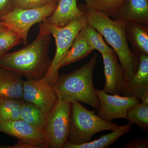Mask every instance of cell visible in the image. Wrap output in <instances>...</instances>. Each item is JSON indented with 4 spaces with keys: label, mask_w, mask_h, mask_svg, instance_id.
<instances>
[{
    "label": "cell",
    "mask_w": 148,
    "mask_h": 148,
    "mask_svg": "<svg viewBox=\"0 0 148 148\" xmlns=\"http://www.w3.org/2000/svg\"><path fill=\"white\" fill-rule=\"evenodd\" d=\"M132 123L120 126L117 129L108 134L103 135L99 139L81 145H73L67 142L64 148H106L114 144L119 138L127 133L131 128Z\"/></svg>",
    "instance_id": "ac0fdd59"
},
{
    "label": "cell",
    "mask_w": 148,
    "mask_h": 148,
    "mask_svg": "<svg viewBox=\"0 0 148 148\" xmlns=\"http://www.w3.org/2000/svg\"><path fill=\"white\" fill-rule=\"evenodd\" d=\"M51 34L43 22L36 39L20 50L0 58V68L14 72L27 79L39 80L46 75L52 60L49 56Z\"/></svg>",
    "instance_id": "6da1fadb"
},
{
    "label": "cell",
    "mask_w": 148,
    "mask_h": 148,
    "mask_svg": "<svg viewBox=\"0 0 148 148\" xmlns=\"http://www.w3.org/2000/svg\"><path fill=\"white\" fill-rule=\"evenodd\" d=\"M80 32L93 50L98 51L101 54L115 52L114 49L104 41L102 35L89 24L84 27Z\"/></svg>",
    "instance_id": "44dd1931"
},
{
    "label": "cell",
    "mask_w": 148,
    "mask_h": 148,
    "mask_svg": "<svg viewBox=\"0 0 148 148\" xmlns=\"http://www.w3.org/2000/svg\"><path fill=\"white\" fill-rule=\"evenodd\" d=\"M0 132L17 138L33 148H49L45 134L20 119L0 122Z\"/></svg>",
    "instance_id": "8fae6325"
},
{
    "label": "cell",
    "mask_w": 148,
    "mask_h": 148,
    "mask_svg": "<svg viewBox=\"0 0 148 148\" xmlns=\"http://www.w3.org/2000/svg\"><path fill=\"white\" fill-rule=\"evenodd\" d=\"M102 56L106 77L103 90L108 94L127 97L128 80L116 53L113 52Z\"/></svg>",
    "instance_id": "30bf717a"
},
{
    "label": "cell",
    "mask_w": 148,
    "mask_h": 148,
    "mask_svg": "<svg viewBox=\"0 0 148 148\" xmlns=\"http://www.w3.org/2000/svg\"><path fill=\"white\" fill-rule=\"evenodd\" d=\"M95 53L88 63L69 73L59 76L53 86L57 97L74 100L100 109L99 99L95 93L92 74L97 62Z\"/></svg>",
    "instance_id": "3957f363"
},
{
    "label": "cell",
    "mask_w": 148,
    "mask_h": 148,
    "mask_svg": "<svg viewBox=\"0 0 148 148\" xmlns=\"http://www.w3.org/2000/svg\"><path fill=\"white\" fill-rule=\"evenodd\" d=\"M49 3L53 4L58 5L59 0H45Z\"/></svg>",
    "instance_id": "4dcf8cb0"
},
{
    "label": "cell",
    "mask_w": 148,
    "mask_h": 148,
    "mask_svg": "<svg viewBox=\"0 0 148 148\" xmlns=\"http://www.w3.org/2000/svg\"><path fill=\"white\" fill-rule=\"evenodd\" d=\"M127 97H135L138 101L148 93V55H138L137 71L134 76L127 81Z\"/></svg>",
    "instance_id": "4fadbf2b"
},
{
    "label": "cell",
    "mask_w": 148,
    "mask_h": 148,
    "mask_svg": "<svg viewBox=\"0 0 148 148\" xmlns=\"http://www.w3.org/2000/svg\"><path fill=\"white\" fill-rule=\"evenodd\" d=\"M125 35L132 51L136 55H148V26L135 21H127Z\"/></svg>",
    "instance_id": "9a60e30c"
},
{
    "label": "cell",
    "mask_w": 148,
    "mask_h": 148,
    "mask_svg": "<svg viewBox=\"0 0 148 148\" xmlns=\"http://www.w3.org/2000/svg\"><path fill=\"white\" fill-rule=\"evenodd\" d=\"M14 8L30 9L38 8L49 3L45 0H11Z\"/></svg>",
    "instance_id": "d4e9b609"
},
{
    "label": "cell",
    "mask_w": 148,
    "mask_h": 148,
    "mask_svg": "<svg viewBox=\"0 0 148 148\" xmlns=\"http://www.w3.org/2000/svg\"><path fill=\"white\" fill-rule=\"evenodd\" d=\"M21 37L13 30L8 29L0 33V58L22 41Z\"/></svg>",
    "instance_id": "cb8c5ba5"
},
{
    "label": "cell",
    "mask_w": 148,
    "mask_h": 148,
    "mask_svg": "<svg viewBox=\"0 0 148 148\" xmlns=\"http://www.w3.org/2000/svg\"><path fill=\"white\" fill-rule=\"evenodd\" d=\"M23 84L24 81L21 76L0 68V99H22Z\"/></svg>",
    "instance_id": "2e32d148"
},
{
    "label": "cell",
    "mask_w": 148,
    "mask_h": 148,
    "mask_svg": "<svg viewBox=\"0 0 148 148\" xmlns=\"http://www.w3.org/2000/svg\"><path fill=\"white\" fill-rule=\"evenodd\" d=\"M95 91L100 103L97 115L106 121L112 122L116 119H126L127 111L140 103L134 97L111 95L95 88Z\"/></svg>",
    "instance_id": "ba28073f"
},
{
    "label": "cell",
    "mask_w": 148,
    "mask_h": 148,
    "mask_svg": "<svg viewBox=\"0 0 148 148\" xmlns=\"http://www.w3.org/2000/svg\"><path fill=\"white\" fill-rule=\"evenodd\" d=\"M57 5L48 3L41 7L30 9L14 8L5 15L1 21L8 28L16 32L26 45L31 27L36 23L42 22L51 15Z\"/></svg>",
    "instance_id": "52a82bcc"
},
{
    "label": "cell",
    "mask_w": 148,
    "mask_h": 148,
    "mask_svg": "<svg viewBox=\"0 0 148 148\" xmlns=\"http://www.w3.org/2000/svg\"><path fill=\"white\" fill-rule=\"evenodd\" d=\"M126 119L129 122L138 125L142 130H148V105L139 103L127 111Z\"/></svg>",
    "instance_id": "7402d4cb"
},
{
    "label": "cell",
    "mask_w": 148,
    "mask_h": 148,
    "mask_svg": "<svg viewBox=\"0 0 148 148\" xmlns=\"http://www.w3.org/2000/svg\"><path fill=\"white\" fill-rule=\"evenodd\" d=\"M47 117V113L44 112L34 105L23 100L20 119L45 134Z\"/></svg>",
    "instance_id": "e0dca14e"
},
{
    "label": "cell",
    "mask_w": 148,
    "mask_h": 148,
    "mask_svg": "<svg viewBox=\"0 0 148 148\" xmlns=\"http://www.w3.org/2000/svg\"><path fill=\"white\" fill-rule=\"evenodd\" d=\"M83 14L78 7L77 0H59L54 12L44 21L63 27Z\"/></svg>",
    "instance_id": "5bb4252c"
},
{
    "label": "cell",
    "mask_w": 148,
    "mask_h": 148,
    "mask_svg": "<svg viewBox=\"0 0 148 148\" xmlns=\"http://www.w3.org/2000/svg\"><path fill=\"white\" fill-rule=\"evenodd\" d=\"M42 22L54 37L56 44L55 55L51 61L48 71L42 79L53 86L59 78L58 71L61 69V63L65 55L71 46L77 35L88 23L84 14L72 20L68 25L63 27L48 24L45 21Z\"/></svg>",
    "instance_id": "5b68a950"
},
{
    "label": "cell",
    "mask_w": 148,
    "mask_h": 148,
    "mask_svg": "<svg viewBox=\"0 0 148 148\" xmlns=\"http://www.w3.org/2000/svg\"><path fill=\"white\" fill-rule=\"evenodd\" d=\"M120 126L101 119L95 111L87 110L79 102L72 100L68 141L73 145H81L91 141L92 136L101 131H114Z\"/></svg>",
    "instance_id": "277c9868"
},
{
    "label": "cell",
    "mask_w": 148,
    "mask_h": 148,
    "mask_svg": "<svg viewBox=\"0 0 148 148\" xmlns=\"http://www.w3.org/2000/svg\"><path fill=\"white\" fill-rule=\"evenodd\" d=\"M71 101L58 97L47 113L45 134L49 148H64L68 141Z\"/></svg>",
    "instance_id": "8992f818"
},
{
    "label": "cell",
    "mask_w": 148,
    "mask_h": 148,
    "mask_svg": "<svg viewBox=\"0 0 148 148\" xmlns=\"http://www.w3.org/2000/svg\"><path fill=\"white\" fill-rule=\"evenodd\" d=\"M93 50L84 36L80 32L65 55L61 63V68L83 59Z\"/></svg>",
    "instance_id": "d6986e66"
},
{
    "label": "cell",
    "mask_w": 148,
    "mask_h": 148,
    "mask_svg": "<svg viewBox=\"0 0 148 148\" xmlns=\"http://www.w3.org/2000/svg\"><path fill=\"white\" fill-rule=\"evenodd\" d=\"M8 28L4 24L2 21H0V33Z\"/></svg>",
    "instance_id": "f546056e"
},
{
    "label": "cell",
    "mask_w": 148,
    "mask_h": 148,
    "mask_svg": "<svg viewBox=\"0 0 148 148\" xmlns=\"http://www.w3.org/2000/svg\"><path fill=\"white\" fill-rule=\"evenodd\" d=\"M14 9L11 0H0V21L3 17Z\"/></svg>",
    "instance_id": "4316f807"
},
{
    "label": "cell",
    "mask_w": 148,
    "mask_h": 148,
    "mask_svg": "<svg viewBox=\"0 0 148 148\" xmlns=\"http://www.w3.org/2000/svg\"><path fill=\"white\" fill-rule=\"evenodd\" d=\"M57 98L53 86L44 80L24 81L22 100L44 112L47 113L53 108Z\"/></svg>",
    "instance_id": "9c48e42d"
},
{
    "label": "cell",
    "mask_w": 148,
    "mask_h": 148,
    "mask_svg": "<svg viewBox=\"0 0 148 148\" xmlns=\"http://www.w3.org/2000/svg\"><path fill=\"white\" fill-rule=\"evenodd\" d=\"M22 99H0V122L13 121L20 119Z\"/></svg>",
    "instance_id": "ffe728a7"
},
{
    "label": "cell",
    "mask_w": 148,
    "mask_h": 148,
    "mask_svg": "<svg viewBox=\"0 0 148 148\" xmlns=\"http://www.w3.org/2000/svg\"><path fill=\"white\" fill-rule=\"evenodd\" d=\"M112 17L114 20L135 21L148 26V0H124Z\"/></svg>",
    "instance_id": "7c38bea8"
},
{
    "label": "cell",
    "mask_w": 148,
    "mask_h": 148,
    "mask_svg": "<svg viewBox=\"0 0 148 148\" xmlns=\"http://www.w3.org/2000/svg\"><path fill=\"white\" fill-rule=\"evenodd\" d=\"M85 14L88 23L96 29L106 39L117 56L128 81L137 71L138 55L130 47L126 39L125 29L127 21L114 20L104 14L89 8L86 5H78Z\"/></svg>",
    "instance_id": "7a4b0ae2"
},
{
    "label": "cell",
    "mask_w": 148,
    "mask_h": 148,
    "mask_svg": "<svg viewBox=\"0 0 148 148\" xmlns=\"http://www.w3.org/2000/svg\"><path fill=\"white\" fill-rule=\"evenodd\" d=\"M0 148H33L32 146L18 141L16 145L13 146L3 145L0 144Z\"/></svg>",
    "instance_id": "83f0119b"
},
{
    "label": "cell",
    "mask_w": 148,
    "mask_h": 148,
    "mask_svg": "<svg viewBox=\"0 0 148 148\" xmlns=\"http://www.w3.org/2000/svg\"><path fill=\"white\" fill-rule=\"evenodd\" d=\"M148 147V139L138 138L126 144L124 148H147Z\"/></svg>",
    "instance_id": "484cf974"
},
{
    "label": "cell",
    "mask_w": 148,
    "mask_h": 148,
    "mask_svg": "<svg viewBox=\"0 0 148 148\" xmlns=\"http://www.w3.org/2000/svg\"><path fill=\"white\" fill-rule=\"evenodd\" d=\"M141 103L148 105V93H146L141 98Z\"/></svg>",
    "instance_id": "f1b7e54d"
},
{
    "label": "cell",
    "mask_w": 148,
    "mask_h": 148,
    "mask_svg": "<svg viewBox=\"0 0 148 148\" xmlns=\"http://www.w3.org/2000/svg\"><path fill=\"white\" fill-rule=\"evenodd\" d=\"M89 8L113 17L119 9L124 0H84Z\"/></svg>",
    "instance_id": "603a6c76"
}]
</instances>
